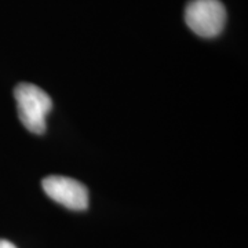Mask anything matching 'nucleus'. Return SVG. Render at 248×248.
I'll use <instances>...</instances> for the list:
<instances>
[{"instance_id": "1", "label": "nucleus", "mask_w": 248, "mask_h": 248, "mask_svg": "<svg viewBox=\"0 0 248 248\" xmlns=\"http://www.w3.org/2000/svg\"><path fill=\"white\" fill-rule=\"evenodd\" d=\"M18 116L28 131L43 134L46 131V117L51 110L53 102L45 90L31 83H21L14 90Z\"/></svg>"}, {"instance_id": "2", "label": "nucleus", "mask_w": 248, "mask_h": 248, "mask_svg": "<svg viewBox=\"0 0 248 248\" xmlns=\"http://www.w3.org/2000/svg\"><path fill=\"white\" fill-rule=\"evenodd\" d=\"M185 21L196 35L215 37L226 22V10L219 0H192L185 10Z\"/></svg>"}, {"instance_id": "3", "label": "nucleus", "mask_w": 248, "mask_h": 248, "mask_svg": "<svg viewBox=\"0 0 248 248\" xmlns=\"http://www.w3.org/2000/svg\"><path fill=\"white\" fill-rule=\"evenodd\" d=\"M43 190L55 203L63 207L81 211L89 205V190L81 182L69 177L50 175L42 182Z\"/></svg>"}, {"instance_id": "4", "label": "nucleus", "mask_w": 248, "mask_h": 248, "mask_svg": "<svg viewBox=\"0 0 248 248\" xmlns=\"http://www.w3.org/2000/svg\"><path fill=\"white\" fill-rule=\"evenodd\" d=\"M0 248H17L11 241L7 240H0Z\"/></svg>"}]
</instances>
